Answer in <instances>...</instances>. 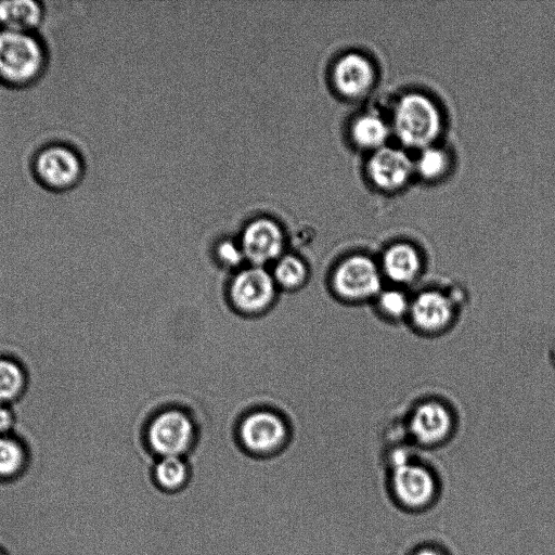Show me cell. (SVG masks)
I'll use <instances>...</instances> for the list:
<instances>
[{"instance_id": "6da1fadb", "label": "cell", "mask_w": 555, "mask_h": 555, "mask_svg": "<svg viewBox=\"0 0 555 555\" xmlns=\"http://www.w3.org/2000/svg\"><path fill=\"white\" fill-rule=\"evenodd\" d=\"M464 288L454 283L421 286L412 293L406 324L424 337L451 331L466 304Z\"/></svg>"}, {"instance_id": "7a4b0ae2", "label": "cell", "mask_w": 555, "mask_h": 555, "mask_svg": "<svg viewBox=\"0 0 555 555\" xmlns=\"http://www.w3.org/2000/svg\"><path fill=\"white\" fill-rule=\"evenodd\" d=\"M49 51L36 31L0 28V85L22 89L36 83L44 74Z\"/></svg>"}, {"instance_id": "3957f363", "label": "cell", "mask_w": 555, "mask_h": 555, "mask_svg": "<svg viewBox=\"0 0 555 555\" xmlns=\"http://www.w3.org/2000/svg\"><path fill=\"white\" fill-rule=\"evenodd\" d=\"M404 436L422 447H437L454 434L457 417L454 408L442 397L425 396L415 400L404 413Z\"/></svg>"}, {"instance_id": "277c9868", "label": "cell", "mask_w": 555, "mask_h": 555, "mask_svg": "<svg viewBox=\"0 0 555 555\" xmlns=\"http://www.w3.org/2000/svg\"><path fill=\"white\" fill-rule=\"evenodd\" d=\"M31 173L42 188L52 192L74 189L86 172L83 156L74 145L52 141L41 145L30 160Z\"/></svg>"}, {"instance_id": "5b68a950", "label": "cell", "mask_w": 555, "mask_h": 555, "mask_svg": "<svg viewBox=\"0 0 555 555\" xmlns=\"http://www.w3.org/2000/svg\"><path fill=\"white\" fill-rule=\"evenodd\" d=\"M334 293L351 305L370 304L386 284L378 259L354 253L338 262L332 273Z\"/></svg>"}, {"instance_id": "8992f818", "label": "cell", "mask_w": 555, "mask_h": 555, "mask_svg": "<svg viewBox=\"0 0 555 555\" xmlns=\"http://www.w3.org/2000/svg\"><path fill=\"white\" fill-rule=\"evenodd\" d=\"M393 128L403 144L424 149L438 135L441 115L434 101L425 94L408 93L397 103Z\"/></svg>"}, {"instance_id": "52a82bcc", "label": "cell", "mask_w": 555, "mask_h": 555, "mask_svg": "<svg viewBox=\"0 0 555 555\" xmlns=\"http://www.w3.org/2000/svg\"><path fill=\"white\" fill-rule=\"evenodd\" d=\"M391 487L396 500L404 507L418 509L429 505L437 493L434 474L412 461L405 450H396L390 456Z\"/></svg>"}, {"instance_id": "ba28073f", "label": "cell", "mask_w": 555, "mask_h": 555, "mask_svg": "<svg viewBox=\"0 0 555 555\" xmlns=\"http://www.w3.org/2000/svg\"><path fill=\"white\" fill-rule=\"evenodd\" d=\"M194 428L186 415L168 411L151 424L146 447L155 457L185 456L194 446Z\"/></svg>"}, {"instance_id": "9c48e42d", "label": "cell", "mask_w": 555, "mask_h": 555, "mask_svg": "<svg viewBox=\"0 0 555 555\" xmlns=\"http://www.w3.org/2000/svg\"><path fill=\"white\" fill-rule=\"evenodd\" d=\"M386 284L410 288L425 275L426 261L421 250L410 242L388 245L377 258Z\"/></svg>"}, {"instance_id": "30bf717a", "label": "cell", "mask_w": 555, "mask_h": 555, "mask_svg": "<svg viewBox=\"0 0 555 555\" xmlns=\"http://www.w3.org/2000/svg\"><path fill=\"white\" fill-rule=\"evenodd\" d=\"M240 444L249 454L269 456L281 451L287 439V429L276 415L257 412L247 416L240 427Z\"/></svg>"}, {"instance_id": "8fae6325", "label": "cell", "mask_w": 555, "mask_h": 555, "mask_svg": "<svg viewBox=\"0 0 555 555\" xmlns=\"http://www.w3.org/2000/svg\"><path fill=\"white\" fill-rule=\"evenodd\" d=\"M231 298L244 312H259L273 299V278L261 267L241 271L231 284Z\"/></svg>"}, {"instance_id": "7c38bea8", "label": "cell", "mask_w": 555, "mask_h": 555, "mask_svg": "<svg viewBox=\"0 0 555 555\" xmlns=\"http://www.w3.org/2000/svg\"><path fill=\"white\" fill-rule=\"evenodd\" d=\"M241 247L245 258L260 267L278 258L282 251V231L270 219H257L246 227Z\"/></svg>"}, {"instance_id": "4fadbf2b", "label": "cell", "mask_w": 555, "mask_h": 555, "mask_svg": "<svg viewBox=\"0 0 555 555\" xmlns=\"http://www.w3.org/2000/svg\"><path fill=\"white\" fill-rule=\"evenodd\" d=\"M413 163L403 151L383 146L375 151L367 164L369 176L380 189L398 190L412 175Z\"/></svg>"}, {"instance_id": "5bb4252c", "label": "cell", "mask_w": 555, "mask_h": 555, "mask_svg": "<svg viewBox=\"0 0 555 555\" xmlns=\"http://www.w3.org/2000/svg\"><path fill=\"white\" fill-rule=\"evenodd\" d=\"M375 69L364 55L350 52L344 54L333 68V82L345 96L356 98L364 94L373 86Z\"/></svg>"}, {"instance_id": "9a60e30c", "label": "cell", "mask_w": 555, "mask_h": 555, "mask_svg": "<svg viewBox=\"0 0 555 555\" xmlns=\"http://www.w3.org/2000/svg\"><path fill=\"white\" fill-rule=\"evenodd\" d=\"M44 9L40 1H0V28L20 31H35L41 24Z\"/></svg>"}, {"instance_id": "2e32d148", "label": "cell", "mask_w": 555, "mask_h": 555, "mask_svg": "<svg viewBox=\"0 0 555 555\" xmlns=\"http://www.w3.org/2000/svg\"><path fill=\"white\" fill-rule=\"evenodd\" d=\"M412 292L408 288L385 284L370 302L376 317L390 324L406 323Z\"/></svg>"}, {"instance_id": "e0dca14e", "label": "cell", "mask_w": 555, "mask_h": 555, "mask_svg": "<svg viewBox=\"0 0 555 555\" xmlns=\"http://www.w3.org/2000/svg\"><path fill=\"white\" fill-rule=\"evenodd\" d=\"M153 478L164 491L181 490L190 478L189 465L183 456L158 457L153 467Z\"/></svg>"}, {"instance_id": "ac0fdd59", "label": "cell", "mask_w": 555, "mask_h": 555, "mask_svg": "<svg viewBox=\"0 0 555 555\" xmlns=\"http://www.w3.org/2000/svg\"><path fill=\"white\" fill-rule=\"evenodd\" d=\"M29 462V453L17 439L0 436V480H12L21 476Z\"/></svg>"}, {"instance_id": "d6986e66", "label": "cell", "mask_w": 555, "mask_h": 555, "mask_svg": "<svg viewBox=\"0 0 555 555\" xmlns=\"http://www.w3.org/2000/svg\"><path fill=\"white\" fill-rule=\"evenodd\" d=\"M389 134L385 120L375 114L358 117L351 126V137L361 147L380 149Z\"/></svg>"}, {"instance_id": "ffe728a7", "label": "cell", "mask_w": 555, "mask_h": 555, "mask_svg": "<svg viewBox=\"0 0 555 555\" xmlns=\"http://www.w3.org/2000/svg\"><path fill=\"white\" fill-rule=\"evenodd\" d=\"M26 376L22 366L13 360L0 358V403L8 404L24 391Z\"/></svg>"}, {"instance_id": "44dd1931", "label": "cell", "mask_w": 555, "mask_h": 555, "mask_svg": "<svg viewBox=\"0 0 555 555\" xmlns=\"http://www.w3.org/2000/svg\"><path fill=\"white\" fill-rule=\"evenodd\" d=\"M305 263L297 257L287 255L279 259L274 268L275 281L286 288L301 285L306 279Z\"/></svg>"}, {"instance_id": "7402d4cb", "label": "cell", "mask_w": 555, "mask_h": 555, "mask_svg": "<svg viewBox=\"0 0 555 555\" xmlns=\"http://www.w3.org/2000/svg\"><path fill=\"white\" fill-rule=\"evenodd\" d=\"M448 165L449 158L442 150L426 146L418 156L416 168L422 177L427 180H434L446 172Z\"/></svg>"}, {"instance_id": "603a6c76", "label": "cell", "mask_w": 555, "mask_h": 555, "mask_svg": "<svg viewBox=\"0 0 555 555\" xmlns=\"http://www.w3.org/2000/svg\"><path fill=\"white\" fill-rule=\"evenodd\" d=\"M218 256L228 266H238L245 258L241 245L232 241H224L218 246Z\"/></svg>"}, {"instance_id": "cb8c5ba5", "label": "cell", "mask_w": 555, "mask_h": 555, "mask_svg": "<svg viewBox=\"0 0 555 555\" xmlns=\"http://www.w3.org/2000/svg\"><path fill=\"white\" fill-rule=\"evenodd\" d=\"M14 424V414L8 404L0 403V436L8 435Z\"/></svg>"}, {"instance_id": "d4e9b609", "label": "cell", "mask_w": 555, "mask_h": 555, "mask_svg": "<svg viewBox=\"0 0 555 555\" xmlns=\"http://www.w3.org/2000/svg\"><path fill=\"white\" fill-rule=\"evenodd\" d=\"M414 555H444L441 551L435 547H422L417 550Z\"/></svg>"}, {"instance_id": "484cf974", "label": "cell", "mask_w": 555, "mask_h": 555, "mask_svg": "<svg viewBox=\"0 0 555 555\" xmlns=\"http://www.w3.org/2000/svg\"><path fill=\"white\" fill-rule=\"evenodd\" d=\"M152 480H153V479H152ZM146 485H147V483H146ZM144 487H145V486H144ZM144 487H143V488H144ZM141 490H142V489H141ZM137 493H138V492H137ZM134 495H135V494H134ZM130 499H131V498H130ZM130 499H129V500H130ZM128 502H129V501H128ZM127 504H128V503H127ZM125 508H126V506H125ZM124 515H125V511H124ZM122 526H124V519H122ZM122 531H124V527H122ZM122 547H124V532H122Z\"/></svg>"}, {"instance_id": "4316f807", "label": "cell", "mask_w": 555, "mask_h": 555, "mask_svg": "<svg viewBox=\"0 0 555 555\" xmlns=\"http://www.w3.org/2000/svg\"><path fill=\"white\" fill-rule=\"evenodd\" d=\"M0 555H7L2 550H0Z\"/></svg>"}]
</instances>
